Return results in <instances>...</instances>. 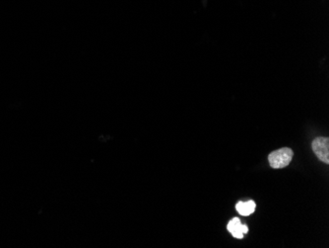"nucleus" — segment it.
Listing matches in <instances>:
<instances>
[{
    "mask_svg": "<svg viewBox=\"0 0 329 248\" xmlns=\"http://www.w3.org/2000/svg\"><path fill=\"white\" fill-rule=\"evenodd\" d=\"M294 156V151L291 148L283 147L272 151L268 155V161L272 168L280 169L288 166L292 161Z\"/></svg>",
    "mask_w": 329,
    "mask_h": 248,
    "instance_id": "obj_1",
    "label": "nucleus"
},
{
    "mask_svg": "<svg viewBox=\"0 0 329 248\" xmlns=\"http://www.w3.org/2000/svg\"><path fill=\"white\" fill-rule=\"evenodd\" d=\"M313 150L319 159L327 164L329 163V137H317L312 143Z\"/></svg>",
    "mask_w": 329,
    "mask_h": 248,
    "instance_id": "obj_2",
    "label": "nucleus"
},
{
    "mask_svg": "<svg viewBox=\"0 0 329 248\" xmlns=\"http://www.w3.org/2000/svg\"><path fill=\"white\" fill-rule=\"evenodd\" d=\"M241 223L239 221V219L237 218H235L233 219L227 226V229L228 231L232 234V236L235 239H238V240H241L243 238V234L241 232Z\"/></svg>",
    "mask_w": 329,
    "mask_h": 248,
    "instance_id": "obj_3",
    "label": "nucleus"
},
{
    "mask_svg": "<svg viewBox=\"0 0 329 248\" xmlns=\"http://www.w3.org/2000/svg\"><path fill=\"white\" fill-rule=\"evenodd\" d=\"M255 203L253 201H247V202H238L235 205V209L241 216H249L255 211Z\"/></svg>",
    "mask_w": 329,
    "mask_h": 248,
    "instance_id": "obj_4",
    "label": "nucleus"
}]
</instances>
